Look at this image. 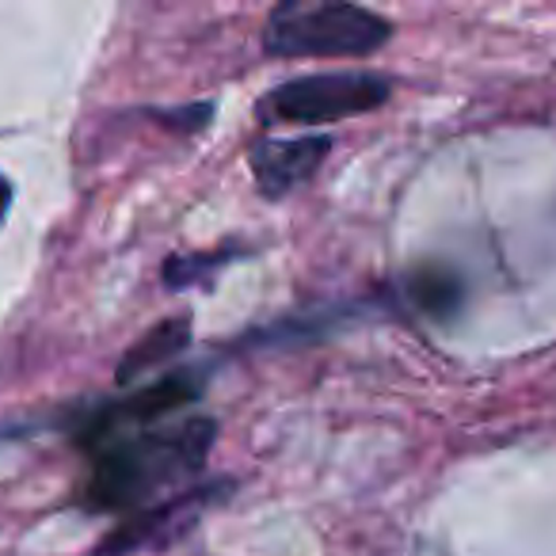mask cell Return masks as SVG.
<instances>
[{
    "instance_id": "6da1fadb",
    "label": "cell",
    "mask_w": 556,
    "mask_h": 556,
    "mask_svg": "<svg viewBox=\"0 0 556 556\" xmlns=\"http://www.w3.org/2000/svg\"><path fill=\"white\" fill-rule=\"evenodd\" d=\"M214 419L191 416L126 431L92 450L85 503L96 510H138L164 488L191 480L214 446Z\"/></svg>"
},
{
    "instance_id": "7a4b0ae2",
    "label": "cell",
    "mask_w": 556,
    "mask_h": 556,
    "mask_svg": "<svg viewBox=\"0 0 556 556\" xmlns=\"http://www.w3.org/2000/svg\"><path fill=\"white\" fill-rule=\"evenodd\" d=\"M389 35L386 16L348 0H287L267 16L263 47L275 58H366Z\"/></svg>"
},
{
    "instance_id": "3957f363",
    "label": "cell",
    "mask_w": 556,
    "mask_h": 556,
    "mask_svg": "<svg viewBox=\"0 0 556 556\" xmlns=\"http://www.w3.org/2000/svg\"><path fill=\"white\" fill-rule=\"evenodd\" d=\"M393 85L370 70L309 73V77L275 85L260 100V118L267 126H325L343 118L378 111L389 100Z\"/></svg>"
},
{
    "instance_id": "277c9868",
    "label": "cell",
    "mask_w": 556,
    "mask_h": 556,
    "mask_svg": "<svg viewBox=\"0 0 556 556\" xmlns=\"http://www.w3.org/2000/svg\"><path fill=\"white\" fill-rule=\"evenodd\" d=\"M199 378L194 374H168V378L153 381V386L138 389L134 396L115 404H103L96 416H88V424L80 427V446L92 454L96 446H103L108 439H118L126 431H141V427L164 424L168 416H176L179 408L199 401Z\"/></svg>"
},
{
    "instance_id": "5b68a950",
    "label": "cell",
    "mask_w": 556,
    "mask_h": 556,
    "mask_svg": "<svg viewBox=\"0 0 556 556\" xmlns=\"http://www.w3.org/2000/svg\"><path fill=\"white\" fill-rule=\"evenodd\" d=\"M332 153L328 134H305V138H267L252 149V176L263 199H287L302 184L317 176V168Z\"/></svg>"
},
{
    "instance_id": "8992f818",
    "label": "cell",
    "mask_w": 556,
    "mask_h": 556,
    "mask_svg": "<svg viewBox=\"0 0 556 556\" xmlns=\"http://www.w3.org/2000/svg\"><path fill=\"white\" fill-rule=\"evenodd\" d=\"M199 507H202V492H187V495H179V500L156 503V507L141 510L138 518L118 526V530L103 541L100 556H123V553H134V548L161 545V541L184 533L187 526L199 518Z\"/></svg>"
},
{
    "instance_id": "52a82bcc",
    "label": "cell",
    "mask_w": 556,
    "mask_h": 556,
    "mask_svg": "<svg viewBox=\"0 0 556 556\" xmlns=\"http://www.w3.org/2000/svg\"><path fill=\"white\" fill-rule=\"evenodd\" d=\"M187 343H191V320L187 317H172V320L153 325L123 358H118V370H115L118 386H130V381H138L141 374L172 363L176 355H184Z\"/></svg>"
},
{
    "instance_id": "ba28073f",
    "label": "cell",
    "mask_w": 556,
    "mask_h": 556,
    "mask_svg": "<svg viewBox=\"0 0 556 556\" xmlns=\"http://www.w3.org/2000/svg\"><path fill=\"white\" fill-rule=\"evenodd\" d=\"M404 290H408L412 305H416L419 313H427V317H434V320L454 317V313L462 309V298H465L462 278H457L454 270H446V267L412 270L408 282H404Z\"/></svg>"
},
{
    "instance_id": "9c48e42d",
    "label": "cell",
    "mask_w": 556,
    "mask_h": 556,
    "mask_svg": "<svg viewBox=\"0 0 556 556\" xmlns=\"http://www.w3.org/2000/svg\"><path fill=\"white\" fill-rule=\"evenodd\" d=\"M210 115H214L210 103H199V108L191 103V108H184V111H161V123L172 126V130H202Z\"/></svg>"
},
{
    "instance_id": "30bf717a",
    "label": "cell",
    "mask_w": 556,
    "mask_h": 556,
    "mask_svg": "<svg viewBox=\"0 0 556 556\" xmlns=\"http://www.w3.org/2000/svg\"><path fill=\"white\" fill-rule=\"evenodd\" d=\"M9 206H12V184L0 176V225H4V217H9Z\"/></svg>"
}]
</instances>
